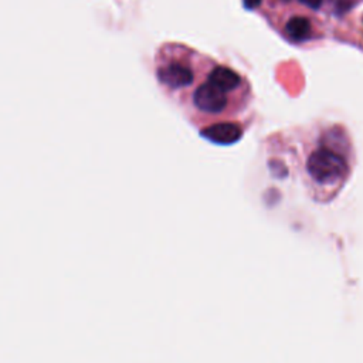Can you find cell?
Masks as SVG:
<instances>
[{
    "label": "cell",
    "mask_w": 363,
    "mask_h": 363,
    "mask_svg": "<svg viewBox=\"0 0 363 363\" xmlns=\"http://www.w3.org/2000/svg\"><path fill=\"white\" fill-rule=\"evenodd\" d=\"M353 172L350 140L339 128L326 130L303 163L302 186L319 204L333 201L347 184Z\"/></svg>",
    "instance_id": "cell-1"
},
{
    "label": "cell",
    "mask_w": 363,
    "mask_h": 363,
    "mask_svg": "<svg viewBox=\"0 0 363 363\" xmlns=\"http://www.w3.org/2000/svg\"><path fill=\"white\" fill-rule=\"evenodd\" d=\"M193 102L196 108L204 113L218 115L227 106L225 92L220 91L210 82H204L197 86L193 94Z\"/></svg>",
    "instance_id": "cell-2"
},
{
    "label": "cell",
    "mask_w": 363,
    "mask_h": 363,
    "mask_svg": "<svg viewBox=\"0 0 363 363\" xmlns=\"http://www.w3.org/2000/svg\"><path fill=\"white\" fill-rule=\"evenodd\" d=\"M201 136L217 145H233L242 136V128L233 122H220L200 130Z\"/></svg>",
    "instance_id": "cell-3"
},
{
    "label": "cell",
    "mask_w": 363,
    "mask_h": 363,
    "mask_svg": "<svg viewBox=\"0 0 363 363\" xmlns=\"http://www.w3.org/2000/svg\"><path fill=\"white\" fill-rule=\"evenodd\" d=\"M157 78L166 86L179 89L193 82V71L180 62H170L157 69Z\"/></svg>",
    "instance_id": "cell-4"
},
{
    "label": "cell",
    "mask_w": 363,
    "mask_h": 363,
    "mask_svg": "<svg viewBox=\"0 0 363 363\" xmlns=\"http://www.w3.org/2000/svg\"><path fill=\"white\" fill-rule=\"evenodd\" d=\"M208 82L220 91L228 92L234 91L241 84V77L227 67H216L208 74Z\"/></svg>",
    "instance_id": "cell-5"
},
{
    "label": "cell",
    "mask_w": 363,
    "mask_h": 363,
    "mask_svg": "<svg viewBox=\"0 0 363 363\" xmlns=\"http://www.w3.org/2000/svg\"><path fill=\"white\" fill-rule=\"evenodd\" d=\"M285 31L291 40L305 41L312 35V26L306 17L294 16L286 21Z\"/></svg>",
    "instance_id": "cell-6"
},
{
    "label": "cell",
    "mask_w": 363,
    "mask_h": 363,
    "mask_svg": "<svg viewBox=\"0 0 363 363\" xmlns=\"http://www.w3.org/2000/svg\"><path fill=\"white\" fill-rule=\"evenodd\" d=\"M242 4L247 10H254L261 4V0H242Z\"/></svg>",
    "instance_id": "cell-7"
},
{
    "label": "cell",
    "mask_w": 363,
    "mask_h": 363,
    "mask_svg": "<svg viewBox=\"0 0 363 363\" xmlns=\"http://www.w3.org/2000/svg\"><path fill=\"white\" fill-rule=\"evenodd\" d=\"M302 4L308 6L309 9H319L322 4V0H299Z\"/></svg>",
    "instance_id": "cell-8"
}]
</instances>
